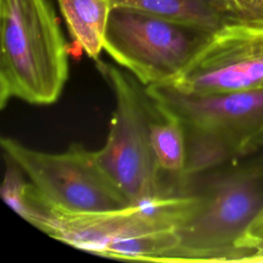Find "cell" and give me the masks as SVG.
<instances>
[{"label":"cell","mask_w":263,"mask_h":263,"mask_svg":"<svg viewBox=\"0 0 263 263\" xmlns=\"http://www.w3.org/2000/svg\"><path fill=\"white\" fill-rule=\"evenodd\" d=\"M199 201L177 229L166 262H243L247 233L263 209V149L188 179Z\"/></svg>","instance_id":"obj_1"},{"label":"cell","mask_w":263,"mask_h":263,"mask_svg":"<svg viewBox=\"0 0 263 263\" xmlns=\"http://www.w3.org/2000/svg\"><path fill=\"white\" fill-rule=\"evenodd\" d=\"M145 91L160 115L176 118L184 127L187 162L179 186L263 149V88L193 95L160 84Z\"/></svg>","instance_id":"obj_2"},{"label":"cell","mask_w":263,"mask_h":263,"mask_svg":"<svg viewBox=\"0 0 263 263\" xmlns=\"http://www.w3.org/2000/svg\"><path fill=\"white\" fill-rule=\"evenodd\" d=\"M0 108L11 99L55 103L69 77L68 46L50 0H0Z\"/></svg>","instance_id":"obj_3"},{"label":"cell","mask_w":263,"mask_h":263,"mask_svg":"<svg viewBox=\"0 0 263 263\" xmlns=\"http://www.w3.org/2000/svg\"><path fill=\"white\" fill-rule=\"evenodd\" d=\"M96 68L115 99L107 140L93 151L99 166L130 203L176 192L164 189L161 182L162 173L150 141V123L156 109L145 87L128 72L100 59Z\"/></svg>","instance_id":"obj_4"},{"label":"cell","mask_w":263,"mask_h":263,"mask_svg":"<svg viewBox=\"0 0 263 263\" xmlns=\"http://www.w3.org/2000/svg\"><path fill=\"white\" fill-rule=\"evenodd\" d=\"M214 33L129 6H113L104 50L142 86L171 84Z\"/></svg>","instance_id":"obj_5"},{"label":"cell","mask_w":263,"mask_h":263,"mask_svg":"<svg viewBox=\"0 0 263 263\" xmlns=\"http://www.w3.org/2000/svg\"><path fill=\"white\" fill-rule=\"evenodd\" d=\"M5 159L30 181L35 196L46 206L69 213H100L132 204L99 166L93 151L80 143L50 153L2 137Z\"/></svg>","instance_id":"obj_6"},{"label":"cell","mask_w":263,"mask_h":263,"mask_svg":"<svg viewBox=\"0 0 263 263\" xmlns=\"http://www.w3.org/2000/svg\"><path fill=\"white\" fill-rule=\"evenodd\" d=\"M194 192H172L126 208L100 213H69L46 208L41 229L50 237L95 255L108 243L145 233L177 229L198 204Z\"/></svg>","instance_id":"obj_7"},{"label":"cell","mask_w":263,"mask_h":263,"mask_svg":"<svg viewBox=\"0 0 263 263\" xmlns=\"http://www.w3.org/2000/svg\"><path fill=\"white\" fill-rule=\"evenodd\" d=\"M262 81L263 29L233 24L216 31L171 85L216 95L259 88Z\"/></svg>","instance_id":"obj_8"},{"label":"cell","mask_w":263,"mask_h":263,"mask_svg":"<svg viewBox=\"0 0 263 263\" xmlns=\"http://www.w3.org/2000/svg\"><path fill=\"white\" fill-rule=\"evenodd\" d=\"M113 6H129L162 17L215 33L233 25L231 12L223 0H110Z\"/></svg>","instance_id":"obj_9"},{"label":"cell","mask_w":263,"mask_h":263,"mask_svg":"<svg viewBox=\"0 0 263 263\" xmlns=\"http://www.w3.org/2000/svg\"><path fill=\"white\" fill-rule=\"evenodd\" d=\"M70 35L79 47L97 61L112 8L110 0H58Z\"/></svg>","instance_id":"obj_10"},{"label":"cell","mask_w":263,"mask_h":263,"mask_svg":"<svg viewBox=\"0 0 263 263\" xmlns=\"http://www.w3.org/2000/svg\"><path fill=\"white\" fill-rule=\"evenodd\" d=\"M160 115V114H159ZM150 141L156 162L161 171L177 179V187L187 162V142L179 120L160 115L150 123Z\"/></svg>","instance_id":"obj_11"},{"label":"cell","mask_w":263,"mask_h":263,"mask_svg":"<svg viewBox=\"0 0 263 263\" xmlns=\"http://www.w3.org/2000/svg\"><path fill=\"white\" fill-rule=\"evenodd\" d=\"M6 172L1 186V195L4 201L24 220L33 225L35 211L27 195V182L24 181L22 171L10 160L6 159Z\"/></svg>","instance_id":"obj_12"},{"label":"cell","mask_w":263,"mask_h":263,"mask_svg":"<svg viewBox=\"0 0 263 263\" xmlns=\"http://www.w3.org/2000/svg\"><path fill=\"white\" fill-rule=\"evenodd\" d=\"M239 25L263 29V0H235Z\"/></svg>","instance_id":"obj_13"},{"label":"cell","mask_w":263,"mask_h":263,"mask_svg":"<svg viewBox=\"0 0 263 263\" xmlns=\"http://www.w3.org/2000/svg\"><path fill=\"white\" fill-rule=\"evenodd\" d=\"M262 241H263V209L261 210L260 214L258 215V217L256 218V220L254 221V223L252 224V226L250 227L247 233L243 247L247 250L249 256L245 259V261L255 252L256 247Z\"/></svg>","instance_id":"obj_14"},{"label":"cell","mask_w":263,"mask_h":263,"mask_svg":"<svg viewBox=\"0 0 263 263\" xmlns=\"http://www.w3.org/2000/svg\"><path fill=\"white\" fill-rule=\"evenodd\" d=\"M245 262H252V263H263V241L260 242L256 249L255 252L245 261Z\"/></svg>","instance_id":"obj_15"},{"label":"cell","mask_w":263,"mask_h":263,"mask_svg":"<svg viewBox=\"0 0 263 263\" xmlns=\"http://www.w3.org/2000/svg\"><path fill=\"white\" fill-rule=\"evenodd\" d=\"M259 88H263V81H262V83H261V85L259 86Z\"/></svg>","instance_id":"obj_16"}]
</instances>
